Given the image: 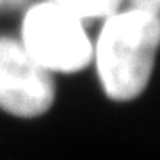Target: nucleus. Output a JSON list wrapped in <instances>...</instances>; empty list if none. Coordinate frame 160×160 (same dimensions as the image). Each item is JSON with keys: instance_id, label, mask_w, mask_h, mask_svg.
Here are the masks:
<instances>
[{"instance_id": "f257e3e1", "label": "nucleus", "mask_w": 160, "mask_h": 160, "mask_svg": "<svg viewBox=\"0 0 160 160\" xmlns=\"http://www.w3.org/2000/svg\"><path fill=\"white\" fill-rule=\"evenodd\" d=\"M158 34V14L139 7L105 18L92 59L109 98L126 102L142 92L153 71Z\"/></svg>"}, {"instance_id": "f03ea898", "label": "nucleus", "mask_w": 160, "mask_h": 160, "mask_svg": "<svg viewBox=\"0 0 160 160\" xmlns=\"http://www.w3.org/2000/svg\"><path fill=\"white\" fill-rule=\"evenodd\" d=\"M20 43L50 73H75L92 61V43L84 22L52 0L29 7Z\"/></svg>"}, {"instance_id": "7ed1b4c3", "label": "nucleus", "mask_w": 160, "mask_h": 160, "mask_svg": "<svg viewBox=\"0 0 160 160\" xmlns=\"http://www.w3.org/2000/svg\"><path fill=\"white\" fill-rule=\"evenodd\" d=\"M53 80L20 41L0 38V109L18 118L45 114L53 103Z\"/></svg>"}, {"instance_id": "20e7f679", "label": "nucleus", "mask_w": 160, "mask_h": 160, "mask_svg": "<svg viewBox=\"0 0 160 160\" xmlns=\"http://www.w3.org/2000/svg\"><path fill=\"white\" fill-rule=\"evenodd\" d=\"M52 2L59 4L66 11L73 12L82 22H86L110 16L119 9L123 0H52Z\"/></svg>"}, {"instance_id": "39448f33", "label": "nucleus", "mask_w": 160, "mask_h": 160, "mask_svg": "<svg viewBox=\"0 0 160 160\" xmlns=\"http://www.w3.org/2000/svg\"><path fill=\"white\" fill-rule=\"evenodd\" d=\"M130 2L133 4V7H139V9H144V11L158 14L160 0H130Z\"/></svg>"}, {"instance_id": "423d86ee", "label": "nucleus", "mask_w": 160, "mask_h": 160, "mask_svg": "<svg viewBox=\"0 0 160 160\" xmlns=\"http://www.w3.org/2000/svg\"><path fill=\"white\" fill-rule=\"evenodd\" d=\"M27 0H0V9H12V7H18L25 4Z\"/></svg>"}]
</instances>
